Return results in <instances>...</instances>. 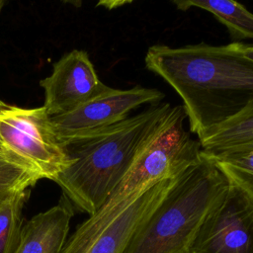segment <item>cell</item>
I'll return each mask as SVG.
<instances>
[{
	"instance_id": "obj_1",
	"label": "cell",
	"mask_w": 253,
	"mask_h": 253,
	"mask_svg": "<svg viewBox=\"0 0 253 253\" xmlns=\"http://www.w3.org/2000/svg\"><path fill=\"white\" fill-rule=\"evenodd\" d=\"M240 45L154 44L146 50L145 68L179 95L189 131L198 137L253 102V61L242 54Z\"/></svg>"
},
{
	"instance_id": "obj_2",
	"label": "cell",
	"mask_w": 253,
	"mask_h": 253,
	"mask_svg": "<svg viewBox=\"0 0 253 253\" xmlns=\"http://www.w3.org/2000/svg\"><path fill=\"white\" fill-rule=\"evenodd\" d=\"M172 106L150 105L110 126L62 142L71 160L54 182L73 209L91 215L112 195Z\"/></svg>"
},
{
	"instance_id": "obj_3",
	"label": "cell",
	"mask_w": 253,
	"mask_h": 253,
	"mask_svg": "<svg viewBox=\"0 0 253 253\" xmlns=\"http://www.w3.org/2000/svg\"><path fill=\"white\" fill-rule=\"evenodd\" d=\"M228 188L226 178L203 152L201 162L176 178L124 253H188L205 218Z\"/></svg>"
},
{
	"instance_id": "obj_4",
	"label": "cell",
	"mask_w": 253,
	"mask_h": 253,
	"mask_svg": "<svg viewBox=\"0 0 253 253\" xmlns=\"http://www.w3.org/2000/svg\"><path fill=\"white\" fill-rule=\"evenodd\" d=\"M176 178L160 180L123 200L108 198L67 237L59 253H124Z\"/></svg>"
},
{
	"instance_id": "obj_5",
	"label": "cell",
	"mask_w": 253,
	"mask_h": 253,
	"mask_svg": "<svg viewBox=\"0 0 253 253\" xmlns=\"http://www.w3.org/2000/svg\"><path fill=\"white\" fill-rule=\"evenodd\" d=\"M182 105L172 106L148 143L137 154L111 198L126 199L160 180L175 178L203 159V148L185 127ZM109 197V198H110Z\"/></svg>"
},
{
	"instance_id": "obj_6",
	"label": "cell",
	"mask_w": 253,
	"mask_h": 253,
	"mask_svg": "<svg viewBox=\"0 0 253 253\" xmlns=\"http://www.w3.org/2000/svg\"><path fill=\"white\" fill-rule=\"evenodd\" d=\"M0 146L53 182L71 162L43 106L21 108L0 100Z\"/></svg>"
},
{
	"instance_id": "obj_7",
	"label": "cell",
	"mask_w": 253,
	"mask_h": 253,
	"mask_svg": "<svg viewBox=\"0 0 253 253\" xmlns=\"http://www.w3.org/2000/svg\"><path fill=\"white\" fill-rule=\"evenodd\" d=\"M188 253H253V202L229 185L205 218Z\"/></svg>"
},
{
	"instance_id": "obj_8",
	"label": "cell",
	"mask_w": 253,
	"mask_h": 253,
	"mask_svg": "<svg viewBox=\"0 0 253 253\" xmlns=\"http://www.w3.org/2000/svg\"><path fill=\"white\" fill-rule=\"evenodd\" d=\"M164 94L155 88L134 86L121 90L113 88L73 111L50 117L52 128L61 143L70 138L115 125L142 105L161 103Z\"/></svg>"
},
{
	"instance_id": "obj_9",
	"label": "cell",
	"mask_w": 253,
	"mask_h": 253,
	"mask_svg": "<svg viewBox=\"0 0 253 253\" xmlns=\"http://www.w3.org/2000/svg\"><path fill=\"white\" fill-rule=\"evenodd\" d=\"M49 117L67 114L113 88L104 84L85 50L73 49L52 66L50 75L40 81Z\"/></svg>"
},
{
	"instance_id": "obj_10",
	"label": "cell",
	"mask_w": 253,
	"mask_h": 253,
	"mask_svg": "<svg viewBox=\"0 0 253 253\" xmlns=\"http://www.w3.org/2000/svg\"><path fill=\"white\" fill-rule=\"evenodd\" d=\"M74 209L65 199L27 220L15 253H59L70 227Z\"/></svg>"
},
{
	"instance_id": "obj_11",
	"label": "cell",
	"mask_w": 253,
	"mask_h": 253,
	"mask_svg": "<svg viewBox=\"0 0 253 253\" xmlns=\"http://www.w3.org/2000/svg\"><path fill=\"white\" fill-rule=\"evenodd\" d=\"M178 10L199 8L211 14L228 31L232 40H253V13L238 2L229 0H174Z\"/></svg>"
},
{
	"instance_id": "obj_12",
	"label": "cell",
	"mask_w": 253,
	"mask_h": 253,
	"mask_svg": "<svg viewBox=\"0 0 253 253\" xmlns=\"http://www.w3.org/2000/svg\"><path fill=\"white\" fill-rule=\"evenodd\" d=\"M203 152L222 173L230 186L238 189L253 202V143Z\"/></svg>"
},
{
	"instance_id": "obj_13",
	"label": "cell",
	"mask_w": 253,
	"mask_h": 253,
	"mask_svg": "<svg viewBox=\"0 0 253 253\" xmlns=\"http://www.w3.org/2000/svg\"><path fill=\"white\" fill-rule=\"evenodd\" d=\"M198 140L206 152L253 143V102L235 117L207 130Z\"/></svg>"
},
{
	"instance_id": "obj_14",
	"label": "cell",
	"mask_w": 253,
	"mask_h": 253,
	"mask_svg": "<svg viewBox=\"0 0 253 253\" xmlns=\"http://www.w3.org/2000/svg\"><path fill=\"white\" fill-rule=\"evenodd\" d=\"M41 179L37 171L0 146V207Z\"/></svg>"
},
{
	"instance_id": "obj_15",
	"label": "cell",
	"mask_w": 253,
	"mask_h": 253,
	"mask_svg": "<svg viewBox=\"0 0 253 253\" xmlns=\"http://www.w3.org/2000/svg\"><path fill=\"white\" fill-rule=\"evenodd\" d=\"M30 196L24 191L0 207V253H15L24 225L23 211Z\"/></svg>"
},
{
	"instance_id": "obj_16",
	"label": "cell",
	"mask_w": 253,
	"mask_h": 253,
	"mask_svg": "<svg viewBox=\"0 0 253 253\" xmlns=\"http://www.w3.org/2000/svg\"><path fill=\"white\" fill-rule=\"evenodd\" d=\"M240 50L246 58L253 61V44H246V43L241 42Z\"/></svg>"
},
{
	"instance_id": "obj_17",
	"label": "cell",
	"mask_w": 253,
	"mask_h": 253,
	"mask_svg": "<svg viewBox=\"0 0 253 253\" xmlns=\"http://www.w3.org/2000/svg\"><path fill=\"white\" fill-rule=\"evenodd\" d=\"M3 4H4V2H3L2 0H0V11H1V9H2V6H3Z\"/></svg>"
}]
</instances>
